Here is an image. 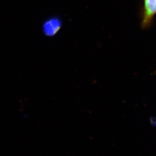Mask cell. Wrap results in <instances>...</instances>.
I'll use <instances>...</instances> for the list:
<instances>
[{
  "label": "cell",
  "instance_id": "1",
  "mask_svg": "<svg viewBox=\"0 0 156 156\" xmlns=\"http://www.w3.org/2000/svg\"><path fill=\"white\" fill-rule=\"evenodd\" d=\"M62 27L61 21L56 17L46 20L43 25V31L45 35L52 37L58 33Z\"/></svg>",
  "mask_w": 156,
  "mask_h": 156
},
{
  "label": "cell",
  "instance_id": "2",
  "mask_svg": "<svg viewBox=\"0 0 156 156\" xmlns=\"http://www.w3.org/2000/svg\"><path fill=\"white\" fill-rule=\"evenodd\" d=\"M156 13V0H145L144 24L147 25Z\"/></svg>",
  "mask_w": 156,
  "mask_h": 156
}]
</instances>
